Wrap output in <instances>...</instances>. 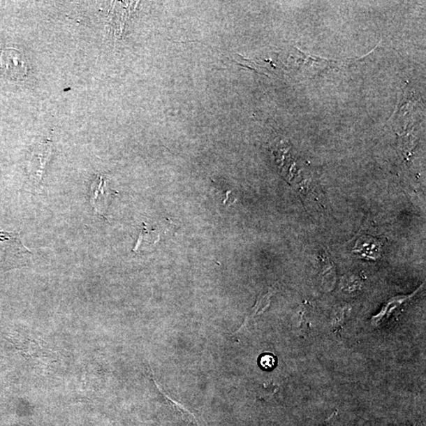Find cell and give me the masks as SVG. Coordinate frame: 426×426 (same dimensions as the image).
Listing matches in <instances>:
<instances>
[{
	"instance_id": "obj_1",
	"label": "cell",
	"mask_w": 426,
	"mask_h": 426,
	"mask_svg": "<svg viewBox=\"0 0 426 426\" xmlns=\"http://www.w3.org/2000/svg\"><path fill=\"white\" fill-rule=\"evenodd\" d=\"M0 69L3 75L12 81L23 80L28 72L23 54L14 48L2 51L0 56Z\"/></svg>"
},
{
	"instance_id": "obj_2",
	"label": "cell",
	"mask_w": 426,
	"mask_h": 426,
	"mask_svg": "<svg viewBox=\"0 0 426 426\" xmlns=\"http://www.w3.org/2000/svg\"><path fill=\"white\" fill-rule=\"evenodd\" d=\"M52 156V146L50 143L36 145L29 163V172L34 180V185L41 187L45 170Z\"/></svg>"
},
{
	"instance_id": "obj_3",
	"label": "cell",
	"mask_w": 426,
	"mask_h": 426,
	"mask_svg": "<svg viewBox=\"0 0 426 426\" xmlns=\"http://www.w3.org/2000/svg\"><path fill=\"white\" fill-rule=\"evenodd\" d=\"M424 286L425 284L420 286V287L411 295H399L391 298L390 300L383 304L381 311L373 316L372 319H371V324L374 327H380L385 325L386 322L390 319L392 314L395 311H397L402 307L404 306L405 304L413 300V298L421 291Z\"/></svg>"
},
{
	"instance_id": "obj_4",
	"label": "cell",
	"mask_w": 426,
	"mask_h": 426,
	"mask_svg": "<svg viewBox=\"0 0 426 426\" xmlns=\"http://www.w3.org/2000/svg\"><path fill=\"white\" fill-rule=\"evenodd\" d=\"M115 194L117 192L108 188L106 178L102 175L97 176L96 179L91 186V204L97 214L102 216L103 210L108 205L109 198Z\"/></svg>"
},
{
	"instance_id": "obj_5",
	"label": "cell",
	"mask_w": 426,
	"mask_h": 426,
	"mask_svg": "<svg viewBox=\"0 0 426 426\" xmlns=\"http://www.w3.org/2000/svg\"><path fill=\"white\" fill-rule=\"evenodd\" d=\"M354 252L361 258L376 260L380 258L381 245L374 237L362 236L357 241Z\"/></svg>"
},
{
	"instance_id": "obj_6",
	"label": "cell",
	"mask_w": 426,
	"mask_h": 426,
	"mask_svg": "<svg viewBox=\"0 0 426 426\" xmlns=\"http://www.w3.org/2000/svg\"><path fill=\"white\" fill-rule=\"evenodd\" d=\"M272 296V292H267L266 294L261 295L258 298L257 302H256L254 307L252 309L251 314L247 316V318L244 321V323L241 326L240 330L237 331L235 334H238L242 331L244 330L245 327L247 325L249 321H251L255 316L263 314L265 310L270 307L271 298Z\"/></svg>"
},
{
	"instance_id": "obj_7",
	"label": "cell",
	"mask_w": 426,
	"mask_h": 426,
	"mask_svg": "<svg viewBox=\"0 0 426 426\" xmlns=\"http://www.w3.org/2000/svg\"><path fill=\"white\" fill-rule=\"evenodd\" d=\"M157 388H159L160 392L163 395L164 398H166L168 405L172 407V409L176 413V415H177V416L182 420V421L186 423L187 424L199 426L196 417H194L190 411L186 410L184 407L177 403V402L170 399L168 395L161 391V389L159 387L157 386Z\"/></svg>"
},
{
	"instance_id": "obj_8",
	"label": "cell",
	"mask_w": 426,
	"mask_h": 426,
	"mask_svg": "<svg viewBox=\"0 0 426 426\" xmlns=\"http://www.w3.org/2000/svg\"><path fill=\"white\" fill-rule=\"evenodd\" d=\"M277 358L272 354H265L260 358V367L264 369H272L276 367Z\"/></svg>"
},
{
	"instance_id": "obj_9",
	"label": "cell",
	"mask_w": 426,
	"mask_h": 426,
	"mask_svg": "<svg viewBox=\"0 0 426 426\" xmlns=\"http://www.w3.org/2000/svg\"><path fill=\"white\" fill-rule=\"evenodd\" d=\"M412 426H416V425H412Z\"/></svg>"
}]
</instances>
